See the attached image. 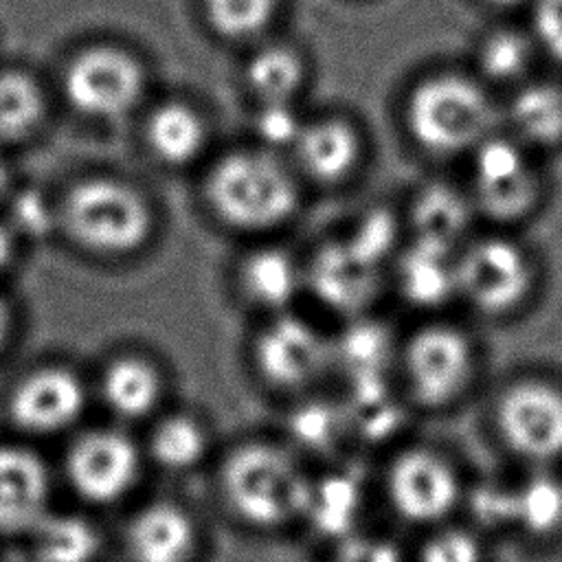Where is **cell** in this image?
I'll return each instance as SVG.
<instances>
[{
  "label": "cell",
  "mask_w": 562,
  "mask_h": 562,
  "mask_svg": "<svg viewBox=\"0 0 562 562\" xmlns=\"http://www.w3.org/2000/svg\"><path fill=\"white\" fill-rule=\"evenodd\" d=\"M299 167L318 182H338L347 178L360 160V136L342 119L305 121V127L292 147Z\"/></svg>",
  "instance_id": "cell-17"
},
{
  "label": "cell",
  "mask_w": 562,
  "mask_h": 562,
  "mask_svg": "<svg viewBox=\"0 0 562 562\" xmlns=\"http://www.w3.org/2000/svg\"><path fill=\"white\" fill-rule=\"evenodd\" d=\"M514 490V527L529 536H549L562 527V479L536 470Z\"/></svg>",
  "instance_id": "cell-28"
},
{
  "label": "cell",
  "mask_w": 562,
  "mask_h": 562,
  "mask_svg": "<svg viewBox=\"0 0 562 562\" xmlns=\"http://www.w3.org/2000/svg\"><path fill=\"white\" fill-rule=\"evenodd\" d=\"M533 55V44L518 31L501 29L490 33L479 46V68L496 83H512L525 77Z\"/></svg>",
  "instance_id": "cell-32"
},
{
  "label": "cell",
  "mask_w": 562,
  "mask_h": 562,
  "mask_svg": "<svg viewBox=\"0 0 562 562\" xmlns=\"http://www.w3.org/2000/svg\"><path fill=\"white\" fill-rule=\"evenodd\" d=\"M86 406L81 380L64 367H42L24 375L9 397V415L20 430L50 435L77 422Z\"/></svg>",
  "instance_id": "cell-13"
},
{
  "label": "cell",
  "mask_w": 562,
  "mask_h": 562,
  "mask_svg": "<svg viewBox=\"0 0 562 562\" xmlns=\"http://www.w3.org/2000/svg\"><path fill=\"white\" fill-rule=\"evenodd\" d=\"M7 334H9V312H7L4 303L0 301V347H2L4 338H7Z\"/></svg>",
  "instance_id": "cell-42"
},
{
  "label": "cell",
  "mask_w": 562,
  "mask_h": 562,
  "mask_svg": "<svg viewBox=\"0 0 562 562\" xmlns=\"http://www.w3.org/2000/svg\"><path fill=\"white\" fill-rule=\"evenodd\" d=\"M288 428L290 437L307 452H327L345 437L349 419L347 411L331 402L307 400L292 411Z\"/></svg>",
  "instance_id": "cell-31"
},
{
  "label": "cell",
  "mask_w": 562,
  "mask_h": 562,
  "mask_svg": "<svg viewBox=\"0 0 562 562\" xmlns=\"http://www.w3.org/2000/svg\"><path fill=\"white\" fill-rule=\"evenodd\" d=\"M277 0H204L211 26L233 40L252 37L272 20Z\"/></svg>",
  "instance_id": "cell-33"
},
{
  "label": "cell",
  "mask_w": 562,
  "mask_h": 562,
  "mask_svg": "<svg viewBox=\"0 0 562 562\" xmlns=\"http://www.w3.org/2000/svg\"><path fill=\"white\" fill-rule=\"evenodd\" d=\"M206 198L220 220L244 231L283 224L299 206L292 171L270 149L222 156L206 178Z\"/></svg>",
  "instance_id": "cell-2"
},
{
  "label": "cell",
  "mask_w": 562,
  "mask_h": 562,
  "mask_svg": "<svg viewBox=\"0 0 562 562\" xmlns=\"http://www.w3.org/2000/svg\"><path fill=\"white\" fill-rule=\"evenodd\" d=\"M198 549V525L178 503L154 501L140 507L125 527L130 562H191Z\"/></svg>",
  "instance_id": "cell-14"
},
{
  "label": "cell",
  "mask_w": 562,
  "mask_h": 562,
  "mask_svg": "<svg viewBox=\"0 0 562 562\" xmlns=\"http://www.w3.org/2000/svg\"><path fill=\"white\" fill-rule=\"evenodd\" d=\"M334 364L340 367L351 382L384 378L393 360V338L389 329L369 318H356L336 340H331Z\"/></svg>",
  "instance_id": "cell-25"
},
{
  "label": "cell",
  "mask_w": 562,
  "mask_h": 562,
  "mask_svg": "<svg viewBox=\"0 0 562 562\" xmlns=\"http://www.w3.org/2000/svg\"><path fill=\"white\" fill-rule=\"evenodd\" d=\"M145 138L158 160L167 165H187L202 154L206 145V125L191 105L167 101L149 114Z\"/></svg>",
  "instance_id": "cell-21"
},
{
  "label": "cell",
  "mask_w": 562,
  "mask_h": 562,
  "mask_svg": "<svg viewBox=\"0 0 562 562\" xmlns=\"http://www.w3.org/2000/svg\"><path fill=\"white\" fill-rule=\"evenodd\" d=\"M138 474V446L114 428H94L79 435L66 454V476L72 490L94 505H110L127 496Z\"/></svg>",
  "instance_id": "cell-11"
},
{
  "label": "cell",
  "mask_w": 562,
  "mask_h": 562,
  "mask_svg": "<svg viewBox=\"0 0 562 562\" xmlns=\"http://www.w3.org/2000/svg\"><path fill=\"white\" fill-rule=\"evenodd\" d=\"M472 206L450 184L426 187L411 206V222L417 239H428L448 248H454L457 239L470 226Z\"/></svg>",
  "instance_id": "cell-26"
},
{
  "label": "cell",
  "mask_w": 562,
  "mask_h": 562,
  "mask_svg": "<svg viewBox=\"0 0 562 562\" xmlns=\"http://www.w3.org/2000/svg\"><path fill=\"white\" fill-rule=\"evenodd\" d=\"M531 24L540 48L562 61V0H536Z\"/></svg>",
  "instance_id": "cell-39"
},
{
  "label": "cell",
  "mask_w": 562,
  "mask_h": 562,
  "mask_svg": "<svg viewBox=\"0 0 562 562\" xmlns=\"http://www.w3.org/2000/svg\"><path fill=\"white\" fill-rule=\"evenodd\" d=\"M147 452L151 461L167 472H189L204 461L209 452V432L198 417L189 413H169L154 424L147 439Z\"/></svg>",
  "instance_id": "cell-27"
},
{
  "label": "cell",
  "mask_w": 562,
  "mask_h": 562,
  "mask_svg": "<svg viewBox=\"0 0 562 562\" xmlns=\"http://www.w3.org/2000/svg\"><path fill=\"white\" fill-rule=\"evenodd\" d=\"M419 562H485L481 540L459 527L435 531L419 551Z\"/></svg>",
  "instance_id": "cell-36"
},
{
  "label": "cell",
  "mask_w": 562,
  "mask_h": 562,
  "mask_svg": "<svg viewBox=\"0 0 562 562\" xmlns=\"http://www.w3.org/2000/svg\"><path fill=\"white\" fill-rule=\"evenodd\" d=\"M400 360L413 400L426 408L452 404L468 389L474 371L470 338L446 323L417 329L402 347Z\"/></svg>",
  "instance_id": "cell-5"
},
{
  "label": "cell",
  "mask_w": 562,
  "mask_h": 562,
  "mask_svg": "<svg viewBox=\"0 0 562 562\" xmlns=\"http://www.w3.org/2000/svg\"><path fill=\"white\" fill-rule=\"evenodd\" d=\"M384 490L391 509L411 525H437L463 501L454 465L430 448H406L395 454Z\"/></svg>",
  "instance_id": "cell-7"
},
{
  "label": "cell",
  "mask_w": 562,
  "mask_h": 562,
  "mask_svg": "<svg viewBox=\"0 0 562 562\" xmlns=\"http://www.w3.org/2000/svg\"><path fill=\"white\" fill-rule=\"evenodd\" d=\"M310 479L283 446L248 441L231 450L220 470L228 509L257 529L283 527L303 514Z\"/></svg>",
  "instance_id": "cell-1"
},
{
  "label": "cell",
  "mask_w": 562,
  "mask_h": 562,
  "mask_svg": "<svg viewBox=\"0 0 562 562\" xmlns=\"http://www.w3.org/2000/svg\"><path fill=\"white\" fill-rule=\"evenodd\" d=\"M512 136L531 147L553 145L562 138V88L547 81L520 86L507 108Z\"/></svg>",
  "instance_id": "cell-23"
},
{
  "label": "cell",
  "mask_w": 562,
  "mask_h": 562,
  "mask_svg": "<svg viewBox=\"0 0 562 562\" xmlns=\"http://www.w3.org/2000/svg\"><path fill=\"white\" fill-rule=\"evenodd\" d=\"M35 562H94L101 549L97 527L79 514H50L29 531Z\"/></svg>",
  "instance_id": "cell-24"
},
{
  "label": "cell",
  "mask_w": 562,
  "mask_h": 562,
  "mask_svg": "<svg viewBox=\"0 0 562 562\" xmlns=\"http://www.w3.org/2000/svg\"><path fill=\"white\" fill-rule=\"evenodd\" d=\"M64 90L75 110L92 119H119L143 97L145 70L127 50L97 44L66 68Z\"/></svg>",
  "instance_id": "cell-6"
},
{
  "label": "cell",
  "mask_w": 562,
  "mask_h": 562,
  "mask_svg": "<svg viewBox=\"0 0 562 562\" xmlns=\"http://www.w3.org/2000/svg\"><path fill=\"white\" fill-rule=\"evenodd\" d=\"M307 279L329 310L356 314L375 290V266L360 259L347 244H331L316 255Z\"/></svg>",
  "instance_id": "cell-16"
},
{
  "label": "cell",
  "mask_w": 562,
  "mask_h": 562,
  "mask_svg": "<svg viewBox=\"0 0 562 562\" xmlns=\"http://www.w3.org/2000/svg\"><path fill=\"white\" fill-rule=\"evenodd\" d=\"M331 562H404L400 547L375 533L353 531L334 544Z\"/></svg>",
  "instance_id": "cell-38"
},
{
  "label": "cell",
  "mask_w": 562,
  "mask_h": 562,
  "mask_svg": "<svg viewBox=\"0 0 562 562\" xmlns=\"http://www.w3.org/2000/svg\"><path fill=\"white\" fill-rule=\"evenodd\" d=\"M252 360L261 378L281 391H303L334 367L331 340L305 318L281 312L257 336Z\"/></svg>",
  "instance_id": "cell-10"
},
{
  "label": "cell",
  "mask_w": 562,
  "mask_h": 562,
  "mask_svg": "<svg viewBox=\"0 0 562 562\" xmlns=\"http://www.w3.org/2000/svg\"><path fill=\"white\" fill-rule=\"evenodd\" d=\"M364 496L358 479L347 472H327L310 479L301 518L323 538L342 540L358 531Z\"/></svg>",
  "instance_id": "cell-19"
},
{
  "label": "cell",
  "mask_w": 562,
  "mask_h": 562,
  "mask_svg": "<svg viewBox=\"0 0 562 562\" xmlns=\"http://www.w3.org/2000/svg\"><path fill=\"white\" fill-rule=\"evenodd\" d=\"M395 239V226L391 217L382 211H373L369 217L356 226L353 235L345 241L360 259H364L371 266H380V261L386 257Z\"/></svg>",
  "instance_id": "cell-37"
},
{
  "label": "cell",
  "mask_w": 562,
  "mask_h": 562,
  "mask_svg": "<svg viewBox=\"0 0 562 562\" xmlns=\"http://www.w3.org/2000/svg\"><path fill=\"white\" fill-rule=\"evenodd\" d=\"M7 184H9V171H7L4 160L0 158V198H2V193H4V189H7Z\"/></svg>",
  "instance_id": "cell-43"
},
{
  "label": "cell",
  "mask_w": 562,
  "mask_h": 562,
  "mask_svg": "<svg viewBox=\"0 0 562 562\" xmlns=\"http://www.w3.org/2000/svg\"><path fill=\"white\" fill-rule=\"evenodd\" d=\"M463 501L470 507L472 518L485 529L514 527V490L501 483H481L470 494L463 492Z\"/></svg>",
  "instance_id": "cell-35"
},
{
  "label": "cell",
  "mask_w": 562,
  "mask_h": 562,
  "mask_svg": "<svg viewBox=\"0 0 562 562\" xmlns=\"http://www.w3.org/2000/svg\"><path fill=\"white\" fill-rule=\"evenodd\" d=\"M472 193L474 204L494 220L522 217L538 198V176L525 145L490 134L474 149Z\"/></svg>",
  "instance_id": "cell-12"
},
{
  "label": "cell",
  "mask_w": 562,
  "mask_h": 562,
  "mask_svg": "<svg viewBox=\"0 0 562 562\" xmlns=\"http://www.w3.org/2000/svg\"><path fill=\"white\" fill-rule=\"evenodd\" d=\"M503 443L529 463H549L562 457V391L544 380L509 384L494 411Z\"/></svg>",
  "instance_id": "cell-8"
},
{
  "label": "cell",
  "mask_w": 562,
  "mask_h": 562,
  "mask_svg": "<svg viewBox=\"0 0 562 562\" xmlns=\"http://www.w3.org/2000/svg\"><path fill=\"white\" fill-rule=\"evenodd\" d=\"M494 108L485 90L461 75H432L406 103L411 136L432 154L476 149L492 134Z\"/></svg>",
  "instance_id": "cell-3"
},
{
  "label": "cell",
  "mask_w": 562,
  "mask_h": 562,
  "mask_svg": "<svg viewBox=\"0 0 562 562\" xmlns=\"http://www.w3.org/2000/svg\"><path fill=\"white\" fill-rule=\"evenodd\" d=\"M44 461L22 446H0V533H29L48 512Z\"/></svg>",
  "instance_id": "cell-15"
},
{
  "label": "cell",
  "mask_w": 562,
  "mask_h": 562,
  "mask_svg": "<svg viewBox=\"0 0 562 562\" xmlns=\"http://www.w3.org/2000/svg\"><path fill=\"white\" fill-rule=\"evenodd\" d=\"M303 81L305 61L285 44L259 48L246 66V83L259 101H294Z\"/></svg>",
  "instance_id": "cell-29"
},
{
  "label": "cell",
  "mask_w": 562,
  "mask_h": 562,
  "mask_svg": "<svg viewBox=\"0 0 562 562\" xmlns=\"http://www.w3.org/2000/svg\"><path fill=\"white\" fill-rule=\"evenodd\" d=\"M13 222L26 235H44L50 228L53 217L37 193H20L13 202Z\"/></svg>",
  "instance_id": "cell-40"
},
{
  "label": "cell",
  "mask_w": 562,
  "mask_h": 562,
  "mask_svg": "<svg viewBox=\"0 0 562 562\" xmlns=\"http://www.w3.org/2000/svg\"><path fill=\"white\" fill-rule=\"evenodd\" d=\"M252 125L266 149L281 151L296 145L305 119H301L292 101H261Z\"/></svg>",
  "instance_id": "cell-34"
},
{
  "label": "cell",
  "mask_w": 562,
  "mask_h": 562,
  "mask_svg": "<svg viewBox=\"0 0 562 562\" xmlns=\"http://www.w3.org/2000/svg\"><path fill=\"white\" fill-rule=\"evenodd\" d=\"M61 220L79 246L103 255L134 252L147 241L154 224L145 198L112 178L75 184L61 204Z\"/></svg>",
  "instance_id": "cell-4"
},
{
  "label": "cell",
  "mask_w": 562,
  "mask_h": 562,
  "mask_svg": "<svg viewBox=\"0 0 562 562\" xmlns=\"http://www.w3.org/2000/svg\"><path fill=\"white\" fill-rule=\"evenodd\" d=\"M11 255H13L11 233L0 224V270L11 261Z\"/></svg>",
  "instance_id": "cell-41"
},
{
  "label": "cell",
  "mask_w": 562,
  "mask_h": 562,
  "mask_svg": "<svg viewBox=\"0 0 562 562\" xmlns=\"http://www.w3.org/2000/svg\"><path fill=\"white\" fill-rule=\"evenodd\" d=\"M99 389L110 413L136 422L156 411L165 382L160 369L151 360L143 356H121L105 367Z\"/></svg>",
  "instance_id": "cell-20"
},
{
  "label": "cell",
  "mask_w": 562,
  "mask_h": 562,
  "mask_svg": "<svg viewBox=\"0 0 562 562\" xmlns=\"http://www.w3.org/2000/svg\"><path fill=\"white\" fill-rule=\"evenodd\" d=\"M42 112V90L29 75L0 72V145L29 136L37 127Z\"/></svg>",
  "instance_id": "cell-30"
},
{
  "label": "cell",
  "mask_w": 562,
  "mask_h": 562,
  "mask_svg": "<svg viewBox=\"0 0 562 562\" xmlns=\"http://www.w3.org/2000/svg\"><path fill=\"white\" fill-rule=\"evenodd\" d=\"M397 283L404 299L417 307H439L459 294L457 257L452 248L413 239L397 263Z\"/></svg>",
  "instance_id": "cell-18"
},
{
  "label": "cell",
  "mask_w": 562,
  "mask_h": 562,
  "mask_svg": "<svg viewBox=\"0 0 562 562\" xmlns=\"http://www.w3.org/2000/svg\"><path fill=\"white\" fill-rule=\"evenodd\" d=\"M241 285L252 303L279 314L305 285V272L285 250L261 248L244 261Z\"/></svg>",
  "instance_id": "cell-22"
},
{
  "label": "cell",
  "mask_w": 562,
  "mask_h": 562,
  "mask_svg": "<svg viewBox=\"0 0 562 562\" xmlns=\"http://www.w3.org/2000/svg\"><path fill=\"white\" fill-rule=\"evenodd\" d=\"M457 288L479 312L507 314L529 294V259L512 239L483 237L457 257Z\"/></svg>",
  "instance_id": "cell-9"
},
{
  "label": "cell",
  "mask_w": 562,
  "mask_h": 562,
  "mask_svg": "<svg viewBox=\"0 0 562 562\" xmlns=\"http://www.w3.org/2000/svg\"><path fill=\"white\" fill-rule=\"evenodd\" d=\"M490 2L501 4V7H514V4H520V2H525V0H490Z\"/></svg>",
  "instance_id": "cell-44"
}]
</instances>
